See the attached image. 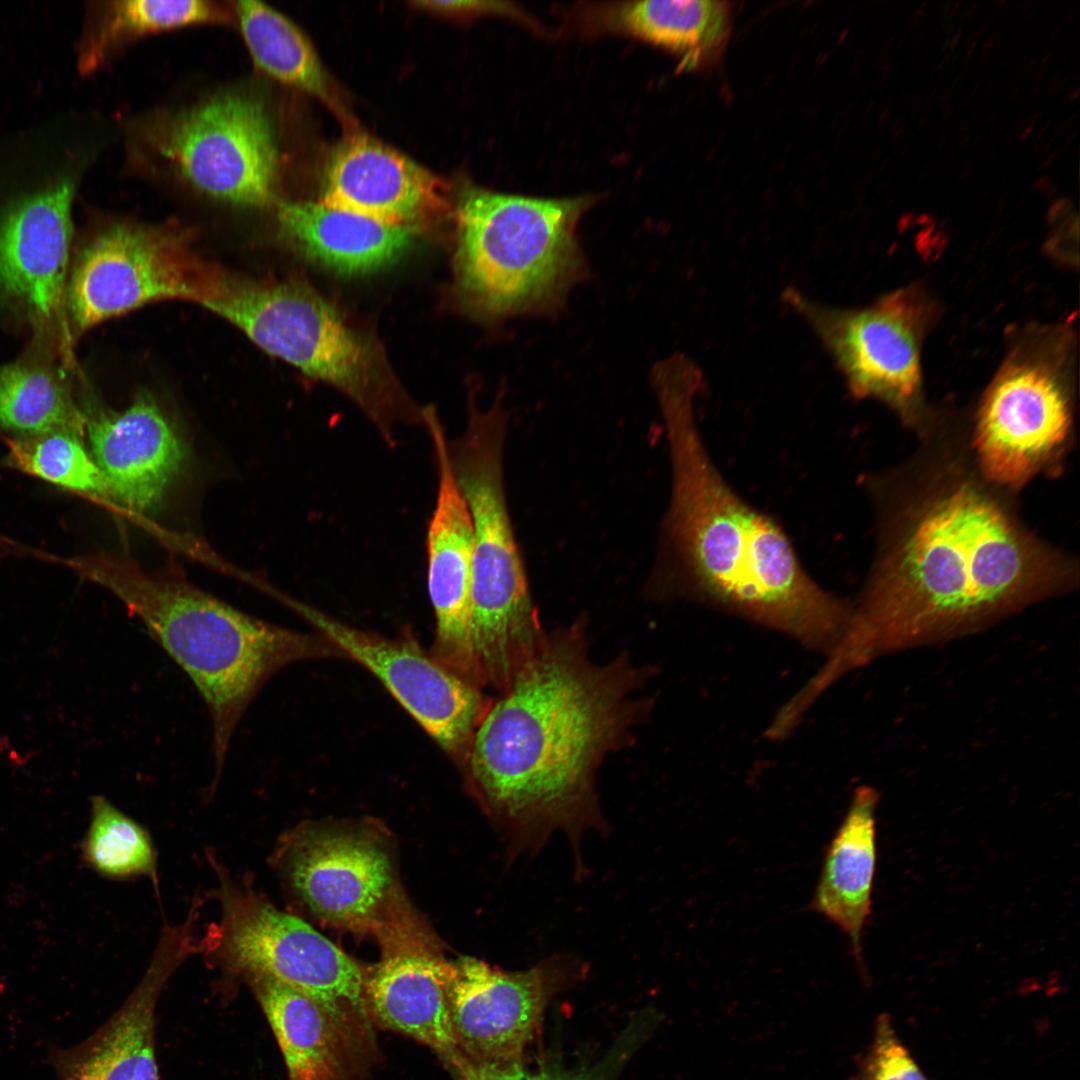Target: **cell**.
<instances>
[{
    "label": "cell",
    "instance_id": "cell-7",
    "mask_svg": "<svg viewBox=\"0 0 1080 1080\" xmlns=\"http://www.w3.org/2000/svg\"><path fill=\"white\" fill-rule=\"evenodd\" d=\"M205 308L257 346L353 401L390 447L399 424H423L377 342L297 280H260L221 269Z\"/></svg>",
    "mask_w": 1080,
    "mask_h": 1080
},
{
    "label": "cell",
    "instance_id": "cell-32",
    "mask_svg": "<svg viewBox=\"0 0 1080 1080\" xmlns=\"http://www.w3.org/2000/svg\"><path fill=\"white\" fill-rule=\"evenodd\" d=\"M460 1080H606L601 1067L577 1072L528 1071L520 1063L499 1065L473 1061L464 1055L452 1065Z\"/></svg>",
    "mask_w": 1080,
    "mask_h": 1080
},
{
    "label": "cell",
    "instance_id": "cell-11",
    "mask_svg": "<svg viewBox=\"0 0 1080 1080\" xmlns=\"http://www.w3.org/2000/svg\"><path fill=\"white\" fill-rule=\"evenodd\" d=\"M219 267L201 259L176 230L112 224L77 255L65 293V311L76 332L145 304L208 296Z\"/></svg>",
    "mask_w": 1080,
    "mask_h": 1080
},
{
    "label": "cell",
    "instance_id": "cell-18",
    "mask_svg": "<svg viewBox=\"0 0 1080 1080\" xmlns=\"http://www.w3.org/2000/svg\"><path fill=\"white\" fill-rule=\"evenodd\" d=\"M193 932L187 922L165 927L148 968L122 1006L84 1041L49 1048L58 1080H159L156 1004L172 973L198 951Z\"/></svg>",
    "mask_w": 1080,
    "mask_h": 1080
},
{
    "label": "cell",
    "instance_id": "cell-22",
    "mask_svg": "<svg viewBox=\"0 0 1080 1080\" xmlns=\"http://www.w3.org/2000/svg\"><path fill=\"white\" fill-rule=\"evenodd\" d=\"M878 792L857 787L847 812L829 842L811 908L848 937L852 955L864 980L862 936L872 908L877 860L876 808Z\"/></svg>",
    "mask_w": 1080,
    "mask_h": 1080
},
{
    "label": "cell",
    "instance_id": "cell-26",
    "mask_svg": "<svg viewBox=\"0 0 1080 1080\" xmlns=\"http://www.w3.org/2000/svg\"><path fill=\"white\" fill-rule=\"evenodd\" d=\"M0 429L16 438L56 431L84 436L86 416L62 376L21 361L0 365Z\"/></svg>",
    "mask_w": 1080,
    "mask_h": 1080
},
{
    "label": "cell",
    "instance_id": "cell-25",
    "mask_svg": "<svg viewBox=\"0 0 1080 1080\" xmlns=\"http://www.w3.org/2000/svg\"><path fill=\"white\" fill-rule=\"evenodd\" d=\"M282 1052L290 1080H330L338 1067L336 1028L306 995L267 976L247 978Z\"/></svg>",
    "mask_w": 1080,
    "mask_h": 1080
},
{
    "label": "cell",
    "instance_id": "cell-10",
    "mask_svg": "<svg viewBox=\"0 0 1080 1080\" xmlns=\"http://www.w3.org/2000/svg\"><path fill=\"white\" fill-rule=\"evenodd\" d=\"M151 146L197 191L248 207L277 205L278 150L260 99L240 91L213 96L162 118Z\"/></svg>",
    "mask_w": 1080,
    "mask_h": 1080
},
{
    "label": "cell",
    "instance_id": "cell-21",
    "mask_svg": "<svg viewBox=\"0 0 1080 1080\" xmlns=\"http://www.w3.org/2000/svg\"><path fill=\"white\" fill-rule=\"evenodd\" d=\"M572 18L581 31L622 34L662 48L686 71L716 60L731 31V9L719 0L583 3Z\"/></svg>",
    "mask_w": 1080,
    "mask_h": 1080
},
{
    "label": "cell",
    "instance_id": "cell-4",
    "mask_svg": "<svg viewBox=\"0 0 1080 1080\" xmlns=\"http://www.w3.org/2000/svg\"><path fill=\"white\" fill-rule=\"evenodd\" d=\"M85 575L104 586L183 670L208 710L215 787L233 734L264 685L295 662L342 656L324 637L249 615L169 572L129 558L87 560Z\"/></svg>",
    "mask_w": 1080,
    "mask_h": 1080
},
{
    "label": "cell",
    "instance_id": "cell-24",
    "mask_svg": "<svg viewBox=\"0 0 1080 1080\" xmlns=\"http://www.w3.org/2000/svg\"><path fill=\"white\" fill-rule=\"evenodd\" d=\"M447 963L422 952L385 957L364 977V997L385 1027L435 1049L451 1065L463 1054L454 1036L447 994Z\"/></svg>",
    "mask_w": 1080,
    "mask_h": 1080
},
{
    "label": "cell",
    "instance_id": "cell-17",
    "mask_svg": "<svg viewBox=\"0 0 1080 1080\" xmlns=\"http://www.w3.org/2000/svg\"><path fill=\"white\" fill-rule=\"evenodd\" d=\"M282 864L311 912L336 925L368 926L392 893L389 855L377 841L358 833L301 831L286 846Z\"/></svg>",
    "mask_w": 1080,
    "mask_h": 1080
},
{
    "label": "cell",
    "instance_id": "cell-16",
    "mask_svg": "<svg viewBox=\"0 0 1080 1080\" xmlns=\"http://www.w3.org/2000/svg\"><path fill=\"white\" fill-rule=\"evenodd\" d=\"M437 467V494L429 521L427 587L435 615L431 655L478 685L471 646L473 528L467 503L454 476L444 426L432 405L423 409Z\"/></svg>",
    "mask_w": 1080,
    "mask_h": 1080
},
{
    "label": "cell",
    "instance_id": "cell-27",
    "mask_svg": "<svg viewBox=\"0 0 1080 1080\" xmlns=\"http://www.w3.org/2000/svg\"><path fill=\"white\" fill-rule=\"evenodd\" d=\"M248 51L271 77L321 99H330L326 72L309 41L283 14L257 0L236 2Z\"/></svg>",
    "mask_w": 1080,
    "mask_h": 1080
},
{
    "label": "cell",
    "instance_id": "cell-14",
    "mask_svg": "<svg viewBox=\"0 0 1080 1080\" xmlns=\"http://www.w3.org/2000/svg\"><path fill=\"white\" fill-rule=\"evenodd\" d=\"M782 297L815 333L855 396L902 404L917 395L929 316L919 293L900 290L856 309L822 304L795 288Z\"/></svg>",
    "mask_w": 1080,
    "mask_h": 1080
},
{
    "label": "cell",
    "instance_id": "cell-9",
    "mask_svg": "<svg viewBox=\"0 0 1080 1080\" xmlns=\"http://www.w3.org/2000/svg\"><path fill=\"white\" fill-rule=\"evenodd\" d=\"M219 922L208 928L200 948L227 970L267 976L306 995L344 1030L350 1012L367 1015L364 975L331 941L300 918L283 912L252 888L216 870Z\"/></svg>",
    "mask_w": 1080,
    "mask_h": 1080
},
{
    "label": "cell",
    "instance_id": "cell-23",
    "mask_svg": "<svg viewBox=\"0 0 1080 1080\" xmlns=\"http://www.w3.org/2000/svg\"><path fill=\"white\" fill-rule=\"evenodd\" d=\"M280 231L298 252L334 272L384 267L411 244L410 225L392 224L322 202H278Z\"/></svg>",
    "mask_w": 1080,
    "mask_h": 1080
},
{
    "label": "cell",
    "instance_id": "cell-28",
    "mask_svg": "<svg viewBox=\"0 0 1080 1080\" xmlns=\"http://www.w3.org/2000/svg\"><path fill=\"white\" fill-rule=\"evenodd\" d=\"M228 11L204 0H120L100 10L82 41L79 67L90 72L128 41L152 32L192 24L226 22Z\"/></svg>",
    "mask_w": 1080,
    "mask_h": 1080
},
{
    "label": "cell",
    "instance_id": "cell-13",
    "mask_svg": "<svg viewBox=\"0 0 1080 1080\" xmlns=\"http://www.w3.org/2000/svg\"><path fill=\"white\" fill-rule=\"evenodd\" d=\"M1051 341L1017 348L980 407L975 446L985 474L997 483L1022 484L1068 433L1066 359Z\"/></svg>",
    "mask_w": 1080,
    "mask_h": 1080
},
{
    "label": "cell",
    "instance_id": "cell-20",
    "mask_svg": "<svg viewBox=\"0 0 1080 1080\" xmlns=\"http://www.w3.org/2000/svg\"><path fill=\"white\" fill-rule=\"evenodd\" d=\"M436 182L421 166L367 137H352L330 156L324 171L323 204L401 225L435 201Z\"/></svg>",
    "mask_w": 1080,
    "mask_h": 1080
},
{
    "label": "cell",
    "instance_id": "cell-12",
    "mask_svg": "<svg viewBox=\"0 0 1080 1080\" xmlns=\"http://www.w3.org/2000/svg\"><path fill=\"white\" fill-rule=\"evenodd\" d=\"M269 591L342 656L372 673L442 750L463 764L493 701L481 687L445 667L408 633L391 638L358 629L278 590Z\"/></svg>",
    "mask_w": 1080,
    "mask_h": 1080
},
{
    "label": "cell",
    "instance_id": "cell-19",
    "mask_svg": "<svg viewBox=\"0 0 1080 1080\" xmlns=\"http://www.w3.org/2000/svg\"><path fill=\"white\" fill-rule=\"evenodd\" d=\"M84 413L90 453L113 503L139 513L156 509L188 458L175 425L148 393L120 412L90 407Z\"/></svg>",
    "mask_w": 1080,
    "mask_h": 1080
},
{
    "label": "cell",
    "instance_id": "cell-3",
    "mask_svg": "<svg viewBox=\"0 0 1080 1080\" xmlns=\"http://www.w3.org/2000/svg\"><path fill=\"white\" fill-rule=\"evenodd\" d=\"M1028 545L1005 514L967 487L931 504L871 583L826 655L825 687L877 656L962 635L1034 593Z\"/></svg>",
    "mask_w": 1080,
    "mask_h": 1080
},
{
    "label": "cell",
    "instance_id": "cell-6",
    "mask_svg": "<svg viewBox=\"0 0 1080 1080\" xmlns=\"http://www.w3.org/2000/svg\"><path fill=\"white\" fill-rule=\"evenodd\" d=\"M60 112L0 138V300L45 328L63 324L72 205L91 150Z\"/></svg>",
    "mask_w": 1080,
    "mask_h": 1080
},
{
    "label": "cell",
    "instance_id": "cell-15",
    "mask_svg": "<svg viewBox=\"0 0 1080 1080\" xmlns=\"http://www.w3.org/2000/svg\"><path fill=\"white\" fill-rule=\"evenodd\" d=\"M583 969L568 955L520 971H504L473 957L447 963L450 1018L459 1051L478 1062L520 1063L549 1001Z\"/></svg>",
    "mask_w": 1080,
    "mask_h": 1080
},
{
    "label": "cell",
    "instance_id": "cell-30",
    "mask_svg": "<svg viewBox=\"0 0 1080 1080\" xmlns=\"http://www.w3.org/2000/svg\"><path fill=\"white\" fill-rule=\"evenodd\" d=\"M82 850L86 862L104 876L145 875L157 881L148 833L103 796L91 799L90 826Z\"/></svg>",
    "mask_w": 1080,
    "mask_h": 1080
},
{
    "label": "cell",
    "instance_id": "cell-31",
    "mask_svg": "<svg viewBox=\"0 0 1080 1080\" xmlns=\"http://www.w3.org/2000/svg\"><path fill=\"white\" fill-rule=\"evenodd\" d=\"M853 1080H928L887 1014L877 1017L873 1039L857 1058Z\"/></svg>",
    "mask_w": 1080,
    "mask_h": 1080
},
{
    "label": "cell",
    "instance_id": "cell-8",
    "mask_svg": "<svg viewBox=\"0 0 1080 1080\" xmlns=\"http://www.w3.org/2000/svg\"><path fill=\"white\" fill-rule=\"evenodd\" d=\"M473 387L463 433L448 440L452 470L473 528L471 646L476 674L505 687L545 632L530 597L508 513L503 451L508 415L501 395L479 408Z\"/></svg>",
    "mask_w": 1080,
    "mask_h": 1080
},
{
    "label": "cell",
    "instance_id": "cell-5",
    "mask_svg": "<svg viewBox=\"0 0 1080 1080\" xmlns=\"http://www.w3.org/2000/svg\"><path fill=\"white\" fill-rule=\"evenodd\" d=\"M593 195L541 198L468 185L456 207L455 282L471 317H554L588 277L577 236Z\"/></svg>",
    "mask_w": 1080,
    "mask_h": 1080
},
{
    "label": "cell",
    "instance_id": "cell-1",
    "mask_svg": "<svg viewBox=\"0 0 1080 1080\" xmlns=\"http://www.w3.org/2000/svg\"><path fill=\"white\" fill-rule=\"evenodd\" d=\"M582 627L545 633L492 701L461 765L512 856L538 850L555 832L575 847L603 828L596 772L644 713L634 694L648 672L625 655L593 663Z\"/></svg>",
    "mask_w": 1080,
    "mask_h": 1080
},
{
    "label": "cell",
    "instance_id": "cell-2",
    "mask_svg": "<svg viewBox=\"0 0 1080 1080\" xmlns=\"http://www.w3.org/2000/svg\"><path fill=\"white\" fill-rule=\"evenodd\" d=\"M652 385L672 468L666 535L685 588L827 655L851 608L808 574L782 527L719 472L694 414L700 379L674 369L658 374Z\"/></svg>",
    "mask_w": 1080,
    "mask_h": 1080
},
{
    "label": "cell",
    "instance_id": "cell-29",
    "mask_svg": "<svg viewBox=\"0 0 1080 1080\" xmlns=\"http://www.w3.org/2000/svg\"><path fill=\"white\" fill-rule=\"evenodd\" d=\"M6 464L60 488L113 503L110 486L83 436L56 431L18 437L9 443Z\"/></svg>",
    "mask_w": 1080,
    "mask_h": 1080
}]
</instances>
